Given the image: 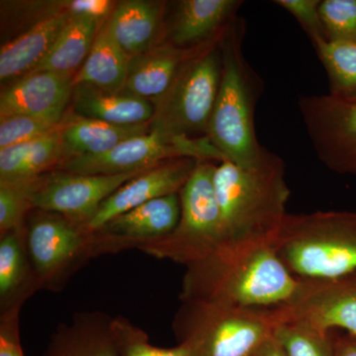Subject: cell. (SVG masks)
Listing matches in <instances>:
<instances>
[{
  "label": "cell",
  "mask_w": 356,
  "mask_h": 356,
  "mask_svg": "<svg viewBox=\"0 0 356 356\" xmlns=\"http://www.w3.org/2000/svg\"><path fill=\"white\" fill-rule=\"evenodd\" d=\"M214 186L221 222L220 250L273 248L290 196L282 159L266 149L252 166L222 161L215 170Z\"/></svg>",
  "instance_id": "cell-1"
},
{
  "label": "cell",
  "mask_w": 356,
  "mask_h": 356,
  "mask_svg": "<svg viewBox=\"0 0 356 356\" xmlns=\"http://www.w3.org/2000/svg\"><path fill=\"white\" fill-rule=\"evenodd\" d=\"M182 300H202L240 308H273L288 303L301 280L280 261L273 247L217 250L189 264Z\"/></svg>",
  "instance_id": "cell-2"
},
{
  "label": "cell",
  "mask_w": 356,
  "mask_h": 356,
  "mask_svg": "<svg viewBox=\"0 0 356 356\" xmlns=\"http://www.w3.org/2000/svg\"><path fill=\"white\" fill-rule=\"evenodd\" d=\"M245 35V21L238 16L222 35L221 83L207 138L226 161L252 166L266 149L257 140L254 129V109L262 81L243 55Z\"/></svg>",
  "instance_id": "cell-3"
},
{
  "label": "cell",
  "mask_w": 356,
  "mask_h": 356,
  "mask_svg": "<svg viewBox=\"0 0 356 356\" xmlns=\"http://www.w3.org/2000/svg\"><path fill=\"white\" fill-rule=\"evenodd\" d=\"M274 250L300 280H327L356 273V211L287 214Z\"/></svg>",
  "instance_id": "cell-4"
},
{
  "label": "cell",
  "mask_w": 356,
  "mask_h": 356,
  "mask_svg": "<svg viewBox=\"0 0 356 356\" xmlns=\"http://www.w3.org/2000/svg\"><path fill=\"white\" fill-rule=\"evenodd\" d=\"M175 321L196 356H252L280 324L277 307L250 309L184 299Z\"/></svg>",
  "instance_id": "cell-5"
},
{
  "label": "cell",
  "mask_w": 356,
  "mask_h": 356,
  "mask_svg": "<svg viewBox=\"0 0 356 356\" xmlns=\"http://www.w3.org/2000/svg\"><path fill=\"white\" fill-rule=\"evenodd\" d=\"M224 33L185 60L172 86L156 102L153 127L172 135L207 137L221 83Z\"/></svg>",
  "instance_id": "cell-6"
},
{
  "label": "cell",
  "mask_w": 356,
  "mask_h": 356,
  "mask_svg": "<svg viewBox=\"0 0 356 356\" xmlns=\"http://www.w3.org/2000/svg\"><path fill=\"white\" fill-rule=\"evenodd\" d=\"M216 166L211 161H197L179 192V224L170 236L156 241V254L189 266L219 248L221 222L214 186Z\"/></svg>",
  "instance_id": "cell-7"
},
{
  "label": "cell",
  "mask_w": 356,
  "mask_h": 356,
  "mask_svg": "<svg viewBox=\"0 0 356 356\" xmlns=\"http://www.w3.org/2000/svg\"><path fill=\"white\" fill-rule=\"evenodd\" d=\"M180 158L219 163L226 161L207 137L172 135L153 127L149 133L124 140L106 153L69 159L64 170L83 175H125Z\"/></svg>",
  "instance_id": "cell-8"
},
{
  "label": "cell",
  "mask_w": 356,
  "mask_h": 356,
  "mask_svg": "<svg viewBox=\"0 0 356 356\" xmlns=\"http://www.w3.org/2000/svg\"><path fill=\"white\" fill-rule=\"evenodd\" d=\"M302 120L314 151L325 168L356 175V102L330 95L300 96Z\"/></svg>",
  "instance_id": "cell-9"
},
{
  "label": "cell",
  "mask_w": 356,
  "mask_h": 356,
  "mask_svg": "<svg viewBox=\"0 0 356 356\" xmlns=\"http://www.w3.org/2000/svg\"><path fill=\"white\" fill-rule=\"evenodd\" d=\"M143 172L118 175L63 172L37 178L30 188V207L58 213L86 225L110 195Z\"/></svg>",
  "instance_id": "cell-10"
},
{
  "label": "cell",
  "mask_w": 356,
  "mask_h": 356,
  "mask_svg": "<svg viewBox=\"0 0 356 356\" xmlns=\"http://www.w3.org/2000/svg\"><path fill=\"white\" fill-rule=\"evenodd\" d=\"M280 322L299 320L323 332L356 336V273L327 280H301L296 294L278 306Z\"/></svg>",
  "instance_id": "cell-11"
},
{
  "label": "cell",
  "mask_w": 356,
  "mask_h": 356,
  "mask_svg": "<svg viewBox=\"0 0 356 356\" xmlns=\"http://www.w3.org/2000/svg\"><path fill=\"white\" fill-rule=\"evenodd\" d=\"M196 163V159L188 158L170 159L129 180L110 195L84 225L86 233H96L114 218L154 199L179 193Z\"/></svg>",
  "instance_id": "cell-12"
},
{
  "label": "cell",
  "mask_w": 356,
  "mask_h": 356,
  "mask_svg": "<svg viewBox=\"0 0 356 356\" xmlns=\"http://www.w3.org/2000/svg\"><path fill=\"white\" fill-rule=\"evenodd\" d=\"M72 81V76L47 70L19 77L1 91V118L26 115L60 124L74 88Z\"/></svg>",
  "instance_id": "cell-13"
},
{
  "label": "cell",
  "mask_w": 356,
  "mask_h": 356,
  "mask_svg": "<svg viewBox=\"0 0 356 356\" xmlns=\"http://www.w3.org/2000/svg\"><path fill=\"white\" fill-rule=\"evenodd\" d=\"M238 0H184L178 2L170 28L173 46L193 49L219 37L243 6Z\"/></svg>",
  "instance_id": "cell-14"
},
{
  "label": "cell",
  "mask_w": 356,
  "mask_h": 356,
  "mask_svg": "<svg viewBox=\"0 0 356 356\" xmlns=\"http://www.w3.org/2000/svg\"><path fill=\"white\" fill-rule=\"evenodd\" d=\"M200 47L180 49L163 44L131 58L124 90L147 100L156 98V102L172 86L185 60Z\"/></svg>",
  "instance_id": "cell-15"
},
{
  "label": "cell",
  "mask_w": 356,
  "mask_h": 356,
  "mask_svg": "<svg viewBox=\"0 0 356 356\" xmlns=\"http://www.w3.org/2000/svg\"><path fill=\"white\" fill-rule=\"evenodd\" d=\"M179 193L149 201L119 215L96 233L128 240H161L170 236L179 224Z\"/></svg>",
  "instance_id": "cell-16"
},
{
  "label": "cell",
  "mask_w": 356,
  "mask_h": 356,
  "mask_svg": "<svg viewBox=\"0 0 356 356\" xmlns=\"http://www.w3.org/2000/svg\"><path fill=\"white\" fill-rule=\"evenodd\" d=\"M74 88L77 116L122 126L149 124L154 119L152 103L127 91L111 92L88 84H79Z\"/></svg>",
  "instance_id": "cell-17"
},
{
  "label": "cell",
  "mask_w": 356,
  "mask_h": 356,
  "mask_svg": "<svg viewBox=\"0 0 356 356\" xmlns=\"http://www.w3.org/2000/svg\"><path fill=\"white\" fill-rule=\"evenodd\" d=\"M72 14L60 11L44 18L24 34L2 46L0 51L1 81L30 74L46 57L69 22Z\"/></svg>",
  "instance_id": "cell-18"
},
{
  "label": "cell",
  "mask_w": 356,
  "mask_h": 356,
  "mask_svg": "<svg viewBox=\"0 0 356 356\" xmlns=\"http://www.w3.org/2000/svg\"><path fill=\"white\" fill-rule=\"evenodd\" d=\"M83 243V233L58 218H37L27 232L30 257L36 270L43 275L67 264Z\"/></svg>",
  "instance_id": "cell-19"
},
{
  "label": "cell",
  "mask_w": 356,
  "mask_h": 356,
  "mask_svg": "<svg viewBox=\"0 0 356 356\" xmlns=\"http://www.w3.org/2000/svg\"><path fill=\"white\" fill-rule=\"evenodd\" d=\"M64 156L60 127L39 139L0 149V181H34Z\"/></svg>",
  "instance_id": "cell-20"
},
{
  "label": "cell",
  "mask_w": 356,
  "mask_h": 356,
  "mask_svg": "<svg viewBox=\"0 0 356 356\" xmlns=\"http://www.w3.org/2000/svg\"><path fill=\"white\" fill-rule=\"evenodd\" d=\"M161 9L144 0H127L118 4L106 23L114 41L129 58L152 48L158 32Z\"/></svg>",
  "instance_id": "cell-21"
},
{
  "label": "cell",
  "mask_w": 356,
  "mask_h": 356,
  "mask_svg": "<svg viewBox=\"0 0 356 356\" xmlns=\"http://www.w3.org/2000/svg\"><path fill=\"white\" fill-rule=\"evenodd\" d=\"M149 124L114 125L76 116L60 128L65 156H95L106 153L124 140L149 132Z\"/></svg>",
  "instance_id": "cell-22"
},
{
  "label": "cell",
  "mask_w": 356,
  "mask_h": 356,
  "mask_svg": "<svg viewBox=\"0 0 356 356\" xmlns=\"http://www.w3.org/2000/svg\"><path fill=\"white\" fill-rule=\"evenodd\" d=\"M130 58L114 41L103 26L83 67L74 77L72 84H88L111 92L125 89Z\"/></svg>",
  "instance_id": "cell-23"
},
{
  "label": "cell",
  "mask_w": 356,
  "mask_h": 356,
  "mask_svg": "<svg viewBox=\"0 0 356 356\" xmlns=\"http://www.w3.org/2000/svg\"><path fill=\"white\" fill-rule=\"evenodd\" d=\"M44 356H120L112 322L83 316L60 330Z\"/></svg>",
  "instance_id": "cell-24"
},
{
  "label": "cell",
  "mask_w": 356,
  "mask_h": 356,
  "mask_svg": "<svg viewBox=\"0 0 356 356\" xmlns=\"http://www.w3.org/2000/svg\"><path fill=\"white\" fill-rule=\"evenodd\" d=\"M99 21L86 16L72 15L50 51L33 72L47 70L72 76L92 48Z\"/></svg>",
  "instance_id": "cell-25"
},
{
  "label": "cell",
  "mask_w": 356,
  "mask_h": 356,
  "mask_svg": "<svg viewBox=\"0 0 356 356\" xmlns=\"http://www.w3.org/2000/svg\"><path fill=\"white\" fill-rule=\"evenodd\" d=\"M313 46L329 77V95L356 102V43L321 39Z\"/></svg>",
  "instance_id": "cell-26"
},
{
  "label": "cell",
  "mask_w": 356,
  "mask_h": 356,
  "mask_svg": "<svg viewBox=\"0 0 356 356\" xmlns=\"http://www.w3.org/2000/svg\"><path fill=\"white\" fill-rule=\"evenodd\" d=\"M273 336L287 356H334L331 334L304 321H281Z\"/></svg>",
  "instance_id": "cell-27"
},
{
  "label": "cell",
  "mask_w": 356,
  "mask_h": 356,
  "mask_svg": "<svg viewBox=\"0 0 356 356\" xmlns=\"http://www.w3.org/2000/svg\"><path fill=\"white\" fill-rule=\"evenodd\" d=\"M112 330L120 356H196L191 346L185 343L172 348L152 346L144 332L123 318L112 321Z\"/></svg>",
  "instance_id": "cell-28"
},
{
  "label": "cell",
  "mask_w": 356,
  "mask_h": 356,
  "mask_svg": "<svg viewBox=\"0 0 356 356\" xmlns=\"http://www.w3.org/2000/svg\"><path fill=\"white\" fill-rule=\"evenodd\" d=\"M318 11L327 40L356 43V0H323Z\"/></svg>",
  "instance_id": "cell-29"
},
{
  "label": "cell",
  "mask_w": 356,
  "mask_h": 356,
  "mask_svg": "<svg viewBox=\"0 0 356 356\" xmlns=\"http://www.w3.org/2000/svg\"><path fill=\"white\" fill-rule=\"evenodd\" d=\"M20 229L1 236L0 241V296L13 294L24 275V257Z\"/></svg>",
  "instance_id": "cell-30"
},
{
  "label": "cell",
  "mask_w": 356,
  "mask_h": 356,
  "mask_svg": "<svg viewBox=\"0 0 356 356\" xmlns=\"http://www.w3.org/2000/svg\"><path fill=\"white\" fill-rule=\"evenodd\" d=\"M58 125L26 115L3 117L0 121V149L39 139L58 130Z\"/></svg>",
  "instance_id": "cell-31"
},
{
  "label": "cell",
  "mask_w": 356,
  "mask_h": 356,
  "mask_svg": "<svg viewBox=\"0 0 356 356\" xmlns=\"http://www.w3.org/2000/svg\"><path fill=\"white\" fill-rule=\"evenodd\" d=\"M30 182L0 181V233L20 229L23 214L29 204Z\"/></svg>",
  "instance_id": "cell-32"
},
{
  "label": "cell",
  "mask_w": 356,
  "mask_h": 356,
  "mask_svg": "<svg viewBox=\"0 0 356 356\" xmlns=\"http://www.w3.org/2000/svg\"><path fill=\"white\" fill-rule=\"evenodd\" d=\"M274 3L294 16L308 35L312 44L318 40L327 39L318 11L320 0H275Z\"/></svg>",
  "instance_id": "cell-33"
},
{
  "label": "cell",
  "mask_w": 356,
  "mask_h": 356,
  "mask_svg": "<svg viewBox=\"0 0 356 356\" xmlns=\"http://www.w3.org/2000/svg\"><path fill=\"white\" fill-rule=\"evenodd\" d=\"M0 356H24L18 334L16 313L6 316L0 329Z\"/></svg>",
  "instance_id": "cell-34"
},
{
  "label": "cell",
  "mask_w": 356,
  "mask_h": 356,
  "mask_svg": "<svg viewBox=\"0 0 356 356\" xmlns=\"http://www.w3.org/2000/svg\"><path fill=\"white\" fill-rule=\"evenodd\" d=\"M113 6L109 0H74L67 2L65 11L74 16H86L100 20L106 16Z\"/></svg>",
  "instance_id": "cell-35"
},
{
  "label": "cell",
  "mask_w": 356,
  "mask_h": 356,
  "mask_svg": "<svg viewBox=\"0 0 356 356\" xmlns=\"http://www.w3.org/2000/svg\"><path fill=\"white\" fill-rule=\"evenodd\" d=\"M343 332L337 334L336 331L330 332L334 356H356V336Z\"/></svg>",
  "instance_id": "cell-36"
},
{
  "label": "cell",
  "mask_w": 356,
  "mask_h": 356,
  "mask_svg": "<svg viewBox=\"0 0 356 356\" xmlns=\"http://www.w3.org/2000/svg\"><path fill=\"white\" fill-rule=\"evenodd\" d=\"M252 356H287L284 348L274 336L267 339Z\"/></svg>",
  "instance_id": "cell-37"
}]
</instances>
